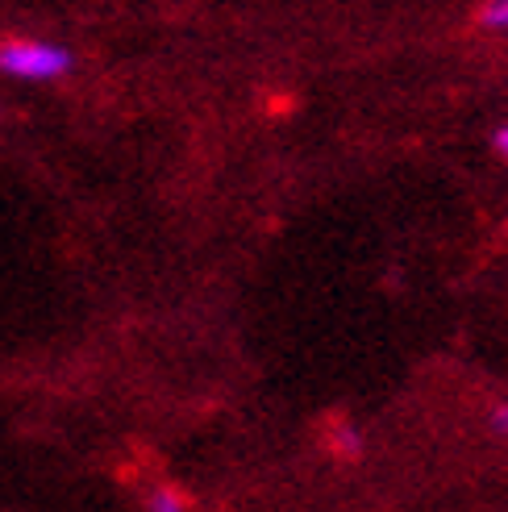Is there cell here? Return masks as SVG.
Segmentation results:
<instances>
[{"label": "cell", "instance_id": "cell-3", "mask_svg": "<svg viewBox=\"0 0 508 512\" xmlns=\"http://www.w3.org/2000/svg\"><path fill=\"white\" fill-rule=\"evenodd\" d=\"M146 508H150V512H188V500H184L180 492H171V488H159L155 496H150Z\"/></svg>", "mask_w": 508, "mask_h": 512}, {"label": "cell", "instance_id": "cell-1", "mask_svg": "<svg viewBox=\"0 0 508 512\" xmlns=\"http://www.w3.org/2000/svg\"><path fill=\"white\" fill-rule=\"evenodd\" d=\"M67 67L71 55L55 42H34V38L0 42V71L17 75V80H55Z\"/></svg>", "mask_w": 508, "mask_h": 512}, {"label": "cell", "instance_id": "cell-6", "mask_svg": "<svg viewBox=\"0 0 508 512\" xmlns=\"http://www.w3.org/2000/svg\"><path fill=\"white\" fill-rule=\"evenodd\" d=\"M496 146H500V155H504V159H508V125H504V130H500V134H496Z\"/></svg>", "mask_w": 508, "mask_h": 512}, {"label": "cell", "instance_id": "cell-4", "mask_svg": "<svg viewBox=\"0 0 508 512\" xmlns=\"http://www.w3.org/2000/svg\"><path fill=\"white\" fill-rule=\"evenodd\" d=\"M484 21L496 25V30H508V0H500V5H488L484 9Z\"/></svg>", "mask_w": 508, "mask_h": 512}, {"label": "cell", "instance_id": "cell-2", "mask_svg": "<svg viewBox=\"0 0 508 512\" xmlns=\"http://www.w3.org/2000/svg\"><path fill=\"white\" fill-rule=\"evenodd\" d=\"M359 446H363V433L354 429V425H338V429H334V450H338V454L354 458V454H359Z\"/></svg>", "mask_w": 508, "mask_h": 512}, {"label": "cell", "instance_id": "cell-5", "mask_svg": "<svg viewBox=\"0 0 508 512\" xmlns=\"http://www.w3.org/2000/svg\"><path fill=\"white\" fill-rule=\"evenodd\" d=\"M492 421H496V429H504V433H508V404H500V408H496V417H492Z\"/></svg>", "mask_w": 508, "mask_h": 512}]
</instances>
